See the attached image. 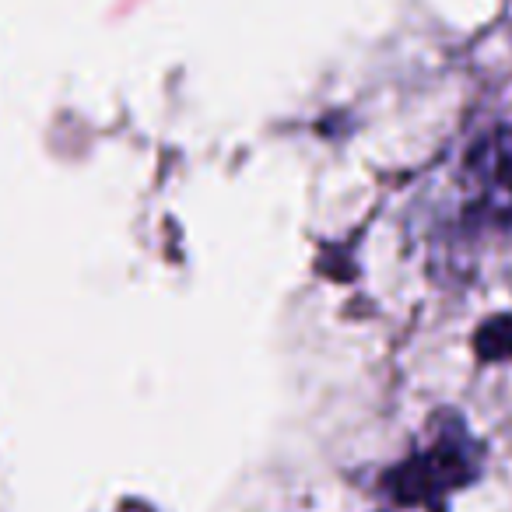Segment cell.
<instances>
[{
    "instance_id": "1",
    "label": "cell",
    "mask_w": 512,
    "mask_h": 512,
    "mask_svg": "<svg viewBox=\"0 0 512 512\" xmlns=\"http://www.w3.org/2000/svg\"><path fill=\"white\" fill-rule=\"evenodd\" d=\"M477 449L467 442V435L460 432H442L435 442H428L425 449L404 460L400 467H393L386 474V491L404 505H428L439 502L442 495L463 488L477 477Z\"/></svg>"
},
{
    "instance_id": "2",
    "label": "cell",
    "mask_w": 512,
    "mask_h": 512,
    "mask_svg": "<svg viewBox=\"0 0 512 512\" xmlns=\"http://www.w3.org/2000/svg\"><path fill=\"white\" fill-rule=\"evenodd\" d=\"M467 207L488 225H512V130H495L474 144L463 165Z\"/></svg>"
},
{
    "instance_id": "3",
    "label": "cell",
    "mask_w": 512,
    "mask_h": 512,
    "mask_svg": "<svg viewBox=\"0 0 512 512\" xmlns=\"http://www.w3.org/2000/svg\"><path fill=\"white\" fill-rule=\"evenodd\" d=\"M474 351L484 362H512V313L484 320L474 334Z\"/></svg>"
}]
</instances>
